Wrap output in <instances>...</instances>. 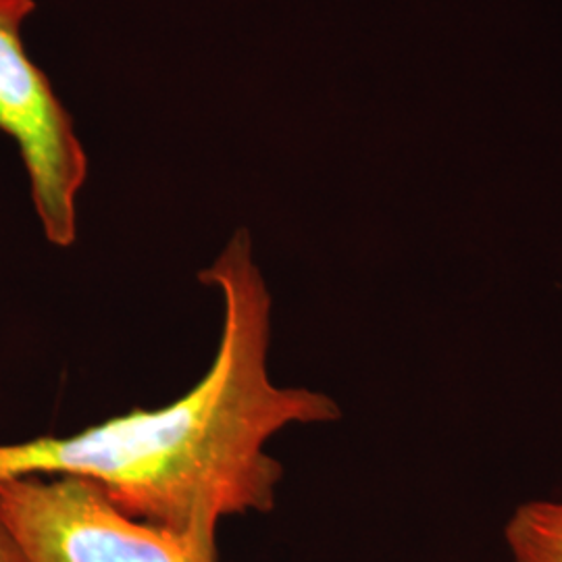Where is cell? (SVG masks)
Returning a JSON list of instances; mask_svg holds the SVG:
<instances>
[{
  "label": "cell",
  "mask_w": 562,
  "mask_h": 562,
  "mask_svg": "<svg viewBox=\"0 0 562 562\" xmlns=\"http://www.w3.org/2000/svg\"><path fill=\"white\" fill-rule=\"evenodd\" d=\"M199 280L223 302L217 355L201 382L161 408H134L71 436L0 443V482L80 477L125 515L209 550H217L225 519L276 506L283 467L267 442L290 425L338 422L340 406L271 380V294L246 229Z\"/></svg>",
  "instance_id": "obj_1"
},
{
  "label": "cell",
  "mask_w": 562,
  "mask_h": 562,
  "mask_svg": "<svg viewBox=\"0 0 562 562\" xmlns=\"http://www.w3.org/2000/svg\"><path fill=\"white\" fill-rule=\"evenodd\" d=\"M0 521L25 562H220V552L125 515L69 475L0 482Z\"/></svg>",
  "instance_id": "obj_2"
},
{
  "label": "cell",
  "mask_w": 562,
  "mask_h": 562,
  "mask_svg": "<svg viewBox=\"0 0 562 562\" xmlns=\"http://www.w3.org/2000/svg\"><path fill=\"white\" fill-rule=\"evenodd\" d=\"M34 11V0H0V132L20 148L44 238L69 248L88 157L74 117L25 50L21 25Z\"/></svg>",
  "instance_id": "obj_3"
},
{
  "label": "cell",
  "mask_w": 562,
  "mask_h": 562,
  "mask_svg": "<svg viewBox=\"0 0 562 562\" xmlns=\"http://www.w3.org/2000/svg\"><path fill=\"white\" fill-rule=\"evenodd\" d=\"M510 562H562V501H529L504 525Z\"/></svg>",
  "instance_id": "obj_4"
},
{
  "label": "cell",
  "mask_w": 562,
  "mask_h": 562,
  "mask_svg": "<svg viewBox=\"0 0 562 562\" xmlns=\"http://www.w3.org/2000/svg\"><path fill=\"white\" fill-rule=\"evenodd\" d=\"M0 562H25L18 543L13 542L11 533L7 531L2 521H0Z\"/></svg>",
  "instance_id": "obj_5"
}]
</instances>
